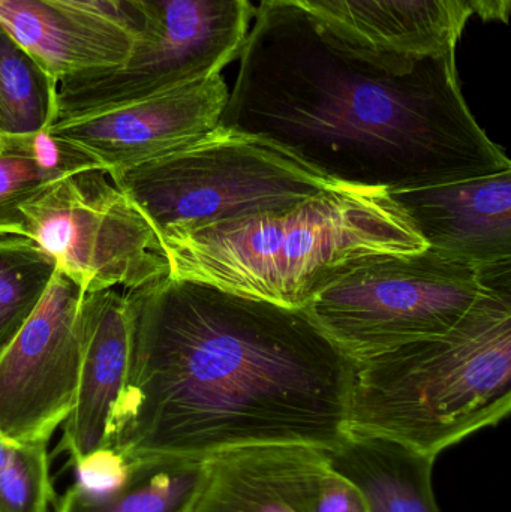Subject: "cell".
<instances>
[{
	"mask_svg": "<svg viewBox=\"0 0 511 512\" xmlns=\"http://www.w3.org/2000/svg\"><path fill=\"white\" fill-rule=\"evenodd\" d=\"M0 26L56 78L119 68L140 32L53 0H0Z\"/></svg>",
	"mask_w": 511,
	"mask_h": 512,
	"instance_id": "5bb4252c",
	"label": "cell"
},
{
	"mask_svg": "<svg viewBox=\"0 0 511 512\" xmlns=\"http://www.w3.org/2000/svg\"><path fill=\"white\" fill-rule=\"evenodd\" d=\"M14 442L6 441L2 435H0V469L6 465L9 456H11L12 448H14Z\"/></svg>",
	"mask_w": 511,
	"mask_h": 512,
	"instance_id": "4316f807",
	"label": "cell"
},
{
	"mask_svg": "<svg viewBox=\"0 0 511 512\" xmlns=\"http://www.w3.org/2000/svg\"><path fill=\"white\" fill-rule=\"evenodd\" d=\"M230 89L222 74L90 116L56 122L51 134L123 170L180 149L221 125Z\"/></svg>",
	"mask_w": 511,
	"mask_h": 512,
	"instance_id": "30bf717a",
	"label": "cell"
},
{
	"mask_svg": "<svg viewBox=\"0 0 511 512\" xmlns=\"http://www.w3.org/2000/svg\"><path fill=\"white\" fill-rule=\"evenodd\" d=\"M75 486L84 492L104 493L126 480L129 462L122 454L107 447L75 463Z\"/></svg>",
	"mask_w": 511,
	"mask_h": 512,
	"instance_id": "cb8c5ba5",
	"label": "cell"
},
{
	"mask_svg": "<svg viewBox=\"0 0 511 512\" xmlns=\"http://www.w3.org/2000/svg\"><path fill=\"white\" fill-rule=\"evenodd\" d=\"M48 185L33 158L30 135H0V237H24L23 207Z\"/></svg>",
	"mask_w": 511,
	"mask_h": 512,
	"instance_id": "ffe728a7",
	"label": "cell"
},
{
	"mask_svg": "<svg viewBox=\"0 0 511 512\" xmlns=\"http://www.w3.org/2000/svg\"><path fill=\"white\" fill-rule=\"evenodd\" d=\"M507 267L482 270L426 248L372 256L327 283L303 309L353 361L455 327Z\"/></svg>",
	"mask_w": 511,
	"mask_h": 512,
	"instance_id": "8992f818",
	"label": "cell"
},
{
	"mask_svg": "<svg viewBox=\"0 0 511 512\" xmlns=\"http://www.w3.org/2000/svg\"><path fill=\"white\" fill-rule=\"evenodd\" d=\"M297 481L305 512H369L362 492L333 468L323 448L300 447Z\"/></svg>",
	"mask_w": 511,
	"mask_h": 512,
	"instance_id": "7402d4cb",
	"label": "cell"
},
{
	"mask_svg": "<svg viewBox=\"0 0 511 512\" xmlns=\"http://www.w3.org/2000/svg\"><path fill=\"white\" fill-rule=\"evenodd\" d=\"M471 14L483 23L509 24L511 0H464Z\"/></svg>",
	"mask_w": 511,
	"mask_h": 512,
	"instance_id": "484cf974",
	"label": "cell"
},
{
	"mask_svg": "<svg viewBox=\"0 0 511 512\" xmlns=\"http://www.w3.org/2000/svg\"><path fill=\"white\" fill-rule=\"evenodd\" d=\"M51 498L47 444H15L0 469V512H47Z\"/></svg>",
	"mask_w": 511,
	"mask_h": 512,
	"instance_id": "44dd1931",
	"label": "cell"
},
{
	"mask_svg": "<svg viewBox=\"0 0 511 512\" xmlns=\"http://www.w3.org/2000/svg\"><path fill=\"white\" fill-rule=\"evenodd\" d=\"M53 2L63 3V5L74 6V8L84 9V11L93 12L101 15L108 20L117 21L125 24L131 29L140 32V17L137 12L123 2V0H53Z\"/></svg>",
	"mask_w": 511,
	"mask_h": 512,
	"instance_id": "d4e9b609",
	"label": "cell"
},
{
	"mask_svg": "<svg viewBox=\"0 0 511 512\" xmlns=\"http://www.w3.org/2000/svg\"><path fill=\"white\" fill-rule=\"evenodd\" d=\"M108 176L158 236L281 212L345 186L263 138L221 125L167 155Z\"/></svg>",
	"mask_w": 511,
	"mask_h": 512,
	"instance_id": "5b68a950",
	"label": "cell"
},
{
	"mask_svg": "<svg viewBox=\"0 0 511 512\" xmlns=\"http://www.w3.org/2000/svg\"><path fill=\"white\" fill-rule=\"evenodd\" d=\"M209 459L146 457L129 462L116 489L89 493L69 487L57 512H191L206 477Z\"/></svg>",
	"mask_w": 511,
	"mask_h": 512,
	"instance_id": "e0dca14e",
	"label": "cell"
},
{
	"mask_svg": "<svg viewBox=\"0 0 511 512\" xmlns=\"http://www.w3.org/2000/svg\"><path fill=\"white\" fill-rule=\"evenodd\" d=\"M336 471L356 484L369 512H441L432 487L434 457L365 436L326 450Z\"/></svg>",
	"mask_w": 511,
	"mask_h": 512,
	"instance_id": "2e32d148",
	"label": "cell"
},
{
	"mask_svg": "<svg viewBox=\"0 0 511 512\" xmlns=\"http://www.w3.org/2000/svg\"><path fill=\"white\" fill-rule=\"evenodd\" d=\"M159 240L171 276L294 309L363 259L426 249L389 192L354 186Z\"/></svg>",
	"mask_w": 511,
	"mask_h": 512,
	"instance_id": "3957f363",
	"label": "cell"
},
{
	"mask_svg": "<svg viewBox=\"0 0 511 512\" xmlns=\"http://www.w3.org/2000/svg\"><path fill=\"white\" fill-rule=\"evenodd\" d=\"M300 447L239 448L209 457L191 512H305L297 481Z\"/></svg>",
	"mask_w": 511,
	"mask_h": 512,
	"instance_id": "9a60e30c",
	"label": "cell"
},
{
	"mask_svg": "<svg viewBox=\"0 0 511 512\" xmlns=\"http://www.w3.org/2000/svg\"><path fill=\"white\" fill-rule=\"evenodd\" d=\"M389 194L426 248L482 270L511 265V170Z\"/></svg>",
	"mask_w": 511,
	"mask_h": 512,
	"instance_id": "8fae6325",
	"label": "cell"
},
{
	"mask_svg": "<svg viewBox=\"0 0 511 512\" xmlns=\"http://www.w3.org/2000/svg\"><path fill=\"white\" fill-rule=\"evenodd\" d=\"M125 2L140 17V39L128 62L60 80L56 122L113 110L222 74L239 60L257 9L251 0Z\"/></svg>",
	"mask_w": 511,
	"mask_h": 512,
	"instance_id": "52a82bcc",
	"label": "cell"
},
{
	"mask_svg": "<svg viewBox=\"0 0 511 512\" xmlns=\"http://www.w3.org/2000/svg\"><path fill=\"white\" fill-rule=\"evenodd\" d=\"M510 409L511 273L447 333L354 361L347 433L437 459Z\"/></svg>",
	"mask_w": 511,
	"mask_h": 512,
	"instance_id": "277c9868",
	"label": "cell"
},
{
	"mask_svg": "<svg viewBox=\"0 0 511 512\" xmlns=\"http://www.w3.org/2000/svg\"><path fill=\"white\" fill-rule=\"evenodd\" d=\"M126 298L131 352L107 447L128 462L347 438L354 361L305 309L171 274Z\"/></svg>",
	"mask_w": 511,
	"mask_h": 512,
	"instance_id": "6da1fadb",
	"label": "cell"
},
{
	"mask_svg": "<svg viewBox=\"0 0 511 512\" xmlns=\"http://www.w3.org/2000/svg\"><path fill=\"white\" fill-rule=\"evenodd\" d=\"M123 2H125V0H123Z\"/></svg>",
	"mask_w": 511,
	"mask_h": 512,
	"instance_id": "83f0119b",
	"label": "cell"
},
{
	"mask_svg": "<svg viewBox=\"0 0 511 512\" xmlns=\"http://www.w3.org/2000/svg\"><path fill=\"white\" fill-rule=\"evenodd\" d=\"M57 119V80L0 26V135H33Z\"/></svg>",
	"mask_w": 511,
	"mask_h": 512,
	"instance_id": "ac0fdd59",
	"label": "cell"
},
{
	"mask_svg": "<svg viewBox=\"0 0 511 512\" xmlns=\"http://www.w3.org/2000/svg\"><path fill=\"white\" fill-rule=\"evenodd\" d=\"M30 144L33 158L50 185L83 171L102 170L99 162L89 153L63 138L56 137L48 129L30 135Z\"/></svg>",
	"mask_w": 511,
	"mask_h": 512,
	"instance_id": "603a6c76",
	"label": "cell"
},
{
	"mask_svg": "<svg viewBox=\"0 0 511 512\" xmlns=\"http://www.w3.org/2000/svg\"><path fill=\"white\" fill-rule=\"evenodd\" d=\"M26 239L84 294L138 289L170 274L155 228L108 180L89 170L48 185L23 207Z\"/></svg>",
	"mask_w": 511,
	"mask_h": 512,
	"instance_id": "ba28073f",
	"label": "cell"
},
{
	"mask_svg": "<svg viewBox=\"0 0 511 512\" xmlns=\"http://www.w3.org/2000/svg\"><path fill=\"white\" fill-rule=\"evenodd\" d=\"M80 319V373L60 444L72 465L107 448L111 417L125 385L131 352L126 294L114 288L84 294Z\"/></svg>",
	"mask_w": 511,
	"mask_h": 512,
	"instance_id": "7c38bea8",
	"label": "cell"
},
{
	"mask_svg": "<svg viewBox=\"0 0 511 512\" xmlns=\"http://www.w3.org/2000/svg\"><path fill=\"white\" fill-rule=\"evenodd\" d=\"M221 126L354 188L393 192L511 170L468 107L456 51L386 53L263 3Z\"/></svg>",
	"mask_w": 511,
	"mask_h": 512,
	"instance_id": "7a4b0ae2",
	"label": "cell"
},
{
	"mask_svg": "<svg viewBox=\"0 0 511 512\" xmlns=\"http://www.w3.org/2000/svg\"><path fill=\"white\" fill-rule=\"evenodd\" d=\"M84 292L54 273L41 303L0 354V435L48 444L74 405Z\"/></svg>",
	"mask_w": 511,
	"mask_h": 512,
	"instance_id": "9c48e42d",
	"label": "cell"
},
{
	"mask_svg": "<svg viewBox=\"0 0 511 512\" xmlns=\"http://www.w3.org/2000/svg\"><path fill=\"white\" fill-rule=\"evenodd\" d=\"M296 9L336 35L386 53L456 51L470 20L464 0H260Z\"/></svg>",
	"mask_w": 511,
	"mask_h": 512,
	"instance_id": "4fadbf2b",
	"label": "cell"
},
{
	"mask_svg": "<svg viewBox=\"0 0 511 512\" xmlns=\"http://www.w3.org/2000/svg\"><path fill=\"white\" fill-rule=\"evenodd\" d=\"M54 273L53 256L33 240L0 237V354L29 321Z\"/></svg>",
	"mask_w": 511,
	"mask_h": 512,
	"instance_id": "d6986e66",
	"label": "cell"
}]
</instances>
